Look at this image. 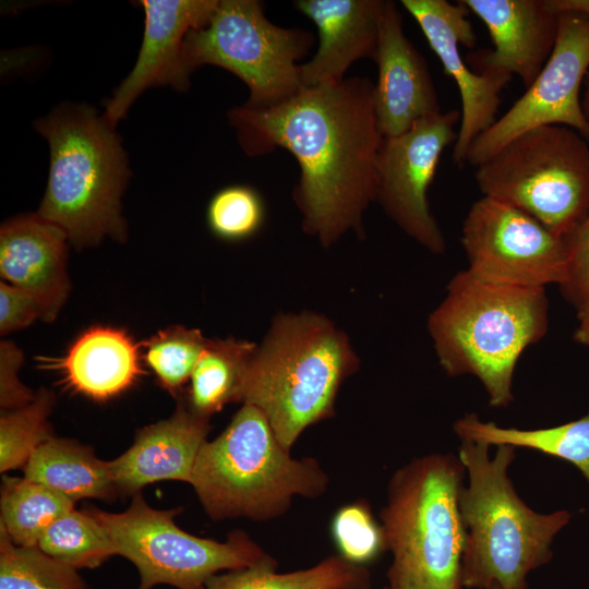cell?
<instances>
[{
	"mask_svg": "<svg viewBox=\"0 0 589 589\" xmlns=\"http://www.w3.org/2000/svg\"><path fill=\"white\" fill-rule=\"evenodd\" d=\"M368 77L303 87L267 108L229 110L240 146L249 156L280 147L298 161L292 199L302 228L329 248L348 231L364 237L363 215L376 201L377 156L383 140Z\"/></svg>",
	"mask_w": 589,
	"mask_h": 589,
	"instance_id": "obj_1",
	"label": "cell"
},
{
	"mask_svg": "<svg viewBox=\"0 0 589 589\" xmlns=\"http://www.w3.org/2000/svg\"><path fill=\"white\" fill-rule=\"evenodd\" d=\"M461 440L458 458L468 484L459 509L464 526L462 588L527 589L530 572L552 558L554 537L569 522L568 510L534 512L519 497L508 476L516 447Z\"/></svg>",
	"mask_w": 589,
	"mask_h": 589,
	"instance_id": "obj_2",
	"label": "cell"
},
{
	"mask_svg": "<svg viewBox=\"0 0 589 589\" xmlns=\"http://www.w3.org/2000/svg\"><path fill=\"white\" fill-rule=\"evenodd\" d=\"M548 328L545 288L492 284L468 269L452 277L444 299L428 318V330L445 373L477 377L494 408L513 401L518 359L543 338Z\"/></svg>",
	"mask_w": 589,
	"mask_h": 589,
	"instance_id": "obj_3",
	"label": "cell"
},
{
	"mask_svg": "<svg viewBox=\"0 0 589 589\" xmlns=\"http://www.w3.org/2000/svg\"><path fill=\"white\" fill-rule=\"evenodd\" d=\"M359 364L347 335L324 315L279 313L249 363L238 402L260 409L291 450L306 428L335 414L339 388Z\"/></svg>",
	"mask_w": 589,
	"mask_h": 589,
	"instance_id": "obj_4",
	"label": "cell"
},
{
	"mask_svg": "<svg viewBox=\"0 0 589 589\" xmlns=\"http://www.w3.org/2000/svg\"><path fill=\"white\" fill-rule=\"evenodd\" d=\"M328 482L316 459L292 458L265 414L242 404L227 428L202 445L190 484L214 520L268 521L284 515L294 496H321Z\"/></svg>",
	"mask_w": 589,
	"mask_h": 589,
	"instance_id": "obj_5",
	"label": "cell"
},
{
	"mask_svg": "<svg viewBox=\"0 0 589 589\" xmlns=\"http://www.w3.org/2000/svg\"><path fill=\"white\" fill-rule=\"evenodd\" d=\"M48 141L50 168L38 215L79 248L106 236L124 240L121 195L129 169L115 127L87 105L64 104L37 120Z\"/></svg>",
	"mask_w": 589,
	"mask_h": 589,
	"instance_id": "obj_6",
	"label": "cell"
},
{
	"mask_svg": "<svg viewBox=\"0 0 589 589\" xmlns=\"http://www.w3.org/2000/svg\"><path fill=\"white\" fill-rule=\"evenodd\" d=\"M466 469L458 456L429 454L390 478L381 512L392 589H462L464 526L459 496Z\"/></svg>",
	"mask_w": 589,
	"mask_h": 589,
	"instance_id": "obj_7",
	"label": "cell"
},
{
	"mask_svg": "<svg viewBox=\"0 0 589 589\" xmlns=\"http://www.w3.org/2000/svg\"><path fill=\"white\" fill-rule=\"evenodd\" d=\"M482 196L509 204L558 237L589 212V145L576 130L550 124L517 135L476 167Z\"/></svg>",
	"mask_w": 589,
	"mask_h": 589,
	"instance_id": "obj_8",
	"label": "cell"
},
{
	"mask_svg": "<svg viewBox=\"0 0 589 589\" xmlns=\"http://www.w3.org/2000/svg\"><path fill=\"white\" fill-rule=\"evenodd\" d=\"M313 34L272 23L257 0H218L206 24L184 38L182 62L190 75L202 65L228 70L245 83L244 106L267 108L302 88L300 65Z\"/></svg>",
	"mask_w": 589,
	"mask_h": 589,
	"instance_id": "obj_9",
	"label": "cell"
},
{
	"mask_svg": "<svg viewBox=\"0 0 589 589\" xmlns=\"http://www.w3.org/2000/svg\"><path fill=\"white\" fill-rule=\"evenodd\" d=\"M103 527L116 555L137 569V589L169 585L177 589H204L221 572L256 565L271 557L242 530H233L226 541L193 536L175 524L182 509H155L139 492L122 513L84 509Z\"/></svg>",
	"mask_w": 589,
	"mask_h": 589,
	"instance_id": "obj_10",
	"label": "cell"
},
{
	"mask_svg": "<svg viewBox=\"0 0 589 589\" xmlns=\"http://www.w3.org/2000/svg\"><path fill=\"white\" fill-rule=\"evenodd\" d=\"M460 242L467 269L488 283L545 288L561 287L567 277L566 240L527 213L488 196L470 206Z\"/></svg>",
	"mask_w": 589,
	"mask_h": 589,
	"instance_id": "obj_11",
	"label": "cell"
},
{
	"mask_svg": "<svg viewBox=\"0 0 589 589\" xmlns=\"http://www.w3.org/2000/svg\"><path fill=\"white\" fill-rule=\"evenodd\" d=\"M589 71V16L558 14L554 49L524 95L471 144L466 164L479 166L507 142L533 128L560 124L589 140V122L581 106Z\"/></svg>",
	"mask_w": 589,
	"mask_h": 589,
	"instance_id": "obj_12",
	"label": "cell"
},
{
	"mask_svg": "<svg viewBox=\"0 0 589 589\" xmlns=\"http://www.w3.org/2000/svg\"><path fill=\"white\" fill-rule=\"evenodd\" d=\"M460 111H441L418 121L407 132L383 137L377 156L376 201L409 237L434 254L446 241L428 200L442 153L454 145Z\"/></svg>",
	"mask_w": 589,
	"mask_h": 589,
	"instance_id": "obj_13",
	"label": "cell"
},
{
	"mask_svg": "<svg viewBox=\"0 0 589 589\" xmlns=\"http://www.w3.org/2000/svg\"><path fill=\"white\" fill-rule=\"evenodd\" d=\"M412 15L431 49L438 57L445 74L459 91L460 127L453 148V161L462 167L473 141L496 121L502 89L512 80L506 75L472 71L459 52V46L474 48L477 38L469 10L458 0H401Z\"/></svg>",
	"mask_w": 589,
	"mask_h": 589,
	"instance_id": "obj_14",
	"label": "cell"
},
{
	"mask_svg": "<svg viewBox=\"0 0 589 589\" xmlns=\"http://www.w3.org/2000/svg\"><path fill=\"white\" fill-rule=\"evenodd\" d=\"M218 0H142L145 29L137 60L113 96L103 117L116 128L132 103L148 87L171 85L189 88V74L182 62V47L191 29L206 24Z\"/></svg>",
	"mask_w": 589,
	"mask_h": 589,
	"instance_id": "obj_15",
	"label": "cell"
},
{
	"mask_svg": "<svg viewBox=\"0 0 589 589\" xmlns=\"http://www.w3.org/2000/svg\"><path fill=\"white\" fill-rule=\"evenodd\" d=\"M486 26L493 49L469 56L472 71L517 75L528 88L549 60L558 34V14L548 0H461Z\"/></svg>",
	"mask_w": 589,
	"mask_h": 589,
	"instance_id": "obj_16",
	"label": "cell"
},
{
	"mask_svg": "<svg viewBox=\"0 0 589 589\" xmlns=\"http://www.w3.org/2000/svg\"><path fill=\"white\" fill-rule=\"evenodd\" d=\"M374 61L378 70L374 111L383 137L400 135L442 111L428 63L405 35L394 1L384 3Z\"/></svg>",
	"mask_w": 589,
	"mask_h": 589,
	"instance_id": "obj_17",
	"label": "cell"
},
{
	"mask_svg": "<svg viewBox=\"0 0 589 589\" xmlns=\"http://www.w3.org/2000/svg\"><path fill=\"white\" fill-rule=\"evenodd\" d=\"M65 232L38 214L7 220L0 229V273L53 321L69 294Z\"/></svg>",
	"mask_w": 589,
	"mask_h": 589,
	"instance_id": "obj_18",
	"label": "cell"
},
{
	"mask_svg": "<svg viewBox=\"0 0 589 589\" xmlns=\"http://www.w3.org/2000/svg\"><path fill=\"white\" fill-rule=\"evenodd\" d=\"M385 0H298L293 5L316 26L318 47L300 65L303 87L339 83L349 67L375 60Z\"/></svg>",
	"mask_w": 589,
	"mask_h": 589,
	"instance_id": "obj_19",
	"label": "cell"
},
{
	"mask_svg": "<svg viewBox=\"0 0 589 589\" xmlns=\"http://www.w3.org/2000/svg\"><path fill=\"white\" fill-rule=\"evenodd\" d=\"M211 430L209 418L179 404L165 420L137 431L133 445L110 460L118 495H135L149 483H190L196 457Z\"/></svg>",
	"mask_w": 589,
	"mask_h": 589,
	"instance_id": "obj_20",
	"label": "cell"
},
{
	"mask_svg": "<svg viewBox=\"0 0 589 589\" xmlns=\"http://www.w3.org/2000/svg\"><path fill=\"white\" fill-rule=\"evenodd\" d=\"M74 392L103 401L130 388L142 374L139 346L127 332L92 327L51 363Z\"/></svg>",
	"mask_w": 589,
	"mask_h": 589,
	"instance_id": "obj_21",
	"label": "cell"
},
{
	"mask_svg": "<svg viewBox=\"0 0 589 589\" xmlns=\"http://www.w3.org/2000/svg\"><path fill=\"white\" fill-rule=\"evenodd\" d=\"M24 478L76 502L81 498L112 501L118 492L109 461L74 440L50 437L31 455Z\"/></svg>",
	"mask_w": 589,
	"mask_h": 589,
	"instance_id": "obj_22",
	"label": "cell"
},
{
	"mask_svg": "<svg viewBox=\"0 0 589 589\" xmlns=\"http://www.w3.org/2000/svg\"><path fill=\"white\" fill-rule=\"evenodd\" d=\"M454 431L460 440L525 447L561 458L574 465L589 483V411L577 420L534 430L503 428L467 413L454 423Z\"/></svg>",
	"mask_w": 589,
	"mask_h": 589,
	"instance_id": "obj_23",
	"label": "cell"
},
{
	"mask_svg": "<svg viewBox=\"0 0 589 589\" xmlns=\"http://www.w3.org/2000/svg\"><path fill=\"white\" fill-rule=\"evenodd\" d=\"M371 574L341 555L296 572L278 573L277 561L269 558L241 569L212 577L204 589H370Z\"/></svg>",
	"mask_w": 589,
	"mask_h": 589,
	"instance_id": "obj_24",
	"label": "cell"
},
{
	"mask_svg": "<svg viewBox=\"0 0 589 589\" xmlns=\"http://www.w3.org/2000/svg\"><path fill=\"white\" fill-rule=\"evenodd\" d=\"M254 342L229 337L208 339L190 377L187 405L209 418L229 402H238L241 384L256 351Z\"/></svg>",
	"mask_w": 589,
	"mask_h": 589,
	"instance_id": "obj_25",
	"label": "cell"
},
{
	"mask_svg": "<svg viewBox=\"0 0 589 589\" xmlns=\"http://www.w3.org/2000/svg\"><path fill=\"white\" fill-rule=\"evenodd\" d=\"M69 497L25 478L4 476L0 526L20 546H38L48 528L74 508Z\"/></svg>",
	"mask_w": 589,
	"mask_h": 589,
	"instance_id": "obj_26",
	"label": "cell"
},
{
	"mask_svg": "<svg viewBox=\"0 0 589 589\" xmlns=\"http://www.w3.org/2000/svg\"><path fill=\"white\" fill-rule=\"evenodd\" d=\"M0 589H88L79 570L38 546L14 544L0 526Z\"/></svg>",
	"mask_w": 589,
	"mask_h": 589,
	"instance_id": "obj_27",
	"label": "cell"
},
{
	"mask_svg": "<svg viewBox=\"0 0 589 589\" xmlns=\"http://www.w3.org/2000/svg\"><path fill=\"white\" fill-rule=\"evenodd\" d=\"M38 548L75 569L97 568L116 555L103 527L85 510L74 508L45 532Z\"/></svg>",
	"mask_w": 589,
	"mask_h": 589,
	"instance_id": "obj_28",
	"label": "cell"
},
{
	"mask_svg": "<svg viewBox=\"0 0 589 589\" xmlns=\"http://www.w3.org/2000/svg\"><path fill=\"white\" fill-rule=\"evenodd\" d=\"M55 395L45 388L22 408L2 412L0 419V471L24 467L31 455L52 437L48 417Z\"/></svg>",
	"mask_w": 589,
	"mask_h": 589,
	"instance_id": "obj_29",
	"label": "cell"
},
{
	"mask_svg": "<svg viewBox=\"0 0 589 589\" xmlns=\"http://www.w3.org/2000/svg\"><path fill=\"white\" fill-rule=\"evenodd\" d=\"M208 339L200 329L171 326L144 344V360L164 388L176 394L190 381Z\"/></svg>",
	"mask_w": 589,
	"mask_h": 589,
	"instance_id": "obj_30",
	"label": "cell"
},
{
	"mask_svg": "<svg viewBox=\"0 0 589 589\" xmlns=\"http://www.w3.org/2000/svg\"><path fill=\"white\" fill-rule=\"evenodd\" d=\"M265 218V205L252 187L230 185L219 190L206 212L211 231L226 241H241L255 235Z\"/></svg>",
	"mask_w": 589,
	"mask_h": 589,
	"instance_id": "obj_31",
	"label": "cell"
},
{
	"mask_svg": "<svg viewBox=\"0 0 589 589\" xmlns=\"http://www.w3.org/2000/svg\"><path fill=\"white\" fill-rule=\"evenodd\" d=\"M332 534L339 555L354 564L363 565L386 550L382 526L363 501L338 509L332 522Z\"/></svg>",
	"mask_w": 589,
	"mask_h": 589,
	"instance_id": "obj_32",
	"label": "cell"
},
{
	"mask_svg": "<svg viewBox=\"0 0 589 589\" xmlns=\"http://www.w3.org/2000/svg\"><path fill=\"white\" fill-rule=\"evenodd\" d=\"M565 240L569 263L567 277L560 288L565 299L576 308L589 290V212Z\"/></svg>",
	"mask_w": 589,
	"mask_h": 589,
	"instance_id": "obj_33",
	"label": "cell"
},
{
	"mask_svg": "<svg viewBox=\"0 0 589 589\" xmlns=\"http://www.w3.org/2000/svg\"><path fill=\"white\" fill-rule=\"evenodd\" d=\"M23 360L20 349L8 341L0 347V406L2 412L16 410L29 404L35 395L24 386L17 372Z\"/></svg>",
	"mask_w": 589,
	"mask_h": 589,
	"instance_id": "obj_34",
	"label": "cell"
},
{
	"mask_svg": "<svg viewBox=\"0 0 589 589\" xmlns=\"http://www.w3.org/2000/svg\"><path fill=\"white\" fill-rule=\"evenodd\" d=\"M41 318L37 302L24 290L9 283L0 284V332L9 334Z\"/></svg>",
	"mask_w": 589,
	"mask_h": 589,
	"instance_id": "obj_35",
	"label": "cell"
},
{
	"mask_svg": "<svg viewBox=\"0 0 589 589\" xmlns=\"http://www.w3.org/2000/svg\"><path fill=\"white\" fill-rule=\"evenodd\" d=\"M578 325L574 339L589 348V290L576 305Z\"/></svg>",
	"mask_w": 589,
	"mask_h": 589,
	"instance_id": "obj_36",
	"label": "cell"
},
{
	"mask_svg": "<svg viewBox=\"0 0 589 589\" xmlns=\"http://www.w3.org/2000/svg\"><path fill=\"white\" fill-rule=\"evenodd\" d=\"M548 4L556 14L573 12L589 16V0H548Z\"/></svg>",
	"mask_w": 589,
	"mask_h": 589,
	"instance_id": "obj_37",
	"label": "cell"
},
{
	"mask_svg": "<svg viewBox=\"0 0 589 589\" xmlns=\"http://www.w3.org/2000/svg\"><path fill=\"white\" fill-rule=\"evenodd\" d=\"M581 106L584 115L589 122V71L585 77L582 92H581Z\"/></svg>",
	"mask_w": 589,
	"mask_h": 589,
	"instance_id": "obj_38",
	"label": "cell"
},
{
	"mask_svg": "<svg viewBox=\"0 0 589 589\" xmlns=\"http://www.w3.org/2000/svg\"><path fill=\"white\" fill-rule=\"evenodd\" d=\"M484 589H501V588H498V587H496V586H492V587L484 588Z\"/></svg>",
	"mask_w": 589,
	"mask_h": 589,
	"instance_id": "obj_39",
	"label": "cell"
},
{
	"mask_svg": "<svg viewBox=\"0 0 589 589\" xmlns=\"http://www.w3.org/2000/svg\"><path fill=\"white\" fill-rule=\"evenodd\" d=\"M384 589H392V588H389L388 586H386Z\"/></svg>",
	"mask_w": 589,
	"mask_h": 589,
	"instance_id": "obj_40",
	"label": "cell"
}]
</instances>
